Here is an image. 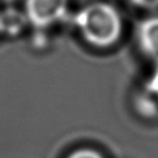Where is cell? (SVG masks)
Listing matches in <instances>:
<instances>
[{"label":"cell","instance_id":"1","mask_svg":"<svg viewBox=\"0 0 158 158\" xmlns=\"http://www.w3.org/2000/svg\"><path fill=\"white\" fill-rule=\"evenodd\" d=\"M73 25L86 44L95 49H110L122 39L123 18L108 1L94 0L76 12Z\"/></svg>","mask_w":158,"mask_h":158},{"label":"cell","instance_id":"2","mask_svg":"<svg viewBox=\"0 0 158 158\" xmlns=\"http://www.w3.org/2000/svg\"><path fill=\"white\" fill-rule=\"evenodd\" d=\"M69 8L70 0H23L22 6L29 27L45 31L63 22Z\"/></svg>","mask_w":158,"mask_h":158},{"label":"cell","instance_id":"3","mask_svg":"<svg viewBox=\"0 0 158 158\" xmlns=\"http://www.w3.org/2000/svg\"><path fill=\"white\" fill-rule=\"evenodd\" d=\"M135 36L139 51L155 64H158V13L141 20L136 27Z\"/></svg>","mask_w":158,"mask_h":158},{"label":"cell","instance_id":"4","mask_svg":"<svg viewBox=\"0 0 158 158\" xmlns=\"http://www.w3.org/2000/svg\"><path fill=\"white\" fill-rule=\"evenodd\" d=\"M135 105L138 113L147 118L158 115V64H155L153 71L145 80L143 89L136 97Z\"/></svg>","mask_w":158,"mask_h":158},{"label":"cell","instance_id":"5","mask_svg":"<svg viewBox=\"0 0 158 158\" xmlns=\"http://www.w3.org/2000/svg\"><path fill=\"white\" fill-rule=\"evenodd\" d=\"M29 27L23 10L8 7L0 10V35L6 37H16Z\"/></svg>","mask_w":158,"mask_h":158},{"label":"cell","instance_id":"6","mask_svg":"<svg viewBox=\"0 0 158 158\" xmlns=\"http://www.w3.org/2000/svg\"><path fill=\"white\" fill-rule=\"evenodd\" d=\"M66 158H105L104 155L92 148H79L70 152Z\"/></svg>","mask_w":158,"mask_h":158},{"label":"cell","instance_id":"7","mask_svg":"<svg viewBox=\"0 0 158 158\" xmlns=\"http://www.w3.org/2000/svg\"><path fill=\"white\" fill-rule=\"evenodd\" d=\"M133 6L144 10H157L158 0H128Z\"/></svg>","mask_w":158,"mask_h":158},{"label":"cell","instance_id":"8","mask_svg":"<svg viewBox=\"0 0 158 158\" xmlns=\"http://www.w3.org/2000/svg\"><path fill=\"white\" fill-rule=\"evenodd\" d=\"M35 35L33 36V45L36 47V48H44L48 45V37L47 35L44 36V34L47 33L45 30H35Z\"/></svg>","mask_w":158,"mask_h":158}]
</instances>
